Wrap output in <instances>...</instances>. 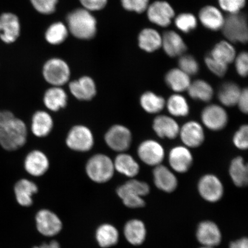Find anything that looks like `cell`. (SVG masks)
Wrapping results in <instances>:
<instances>
[{
  "label": "cell",
  "mask_w": 248,
  "mask_h": 248,
  "mask_svg": "<svg viewBox=\"0 0 248 248\" xmlns=\"http://www.w3.org/2000/svg\"><path fill=\"white\" fill-rule=\"evenodd\" d=\"M68 30L77 38L91 39L97 32V21L91 12L77 9L67 16Z\"/></svg>",
  "instance_id": "cell-1"
},
{
  "label": "cell",
  "mask_w": 248,
  "mask_h": 248,
  "mask_svg": "<svg viewBox=\"0 0 248 248\" xmlns=\"http://www.w3.org/2000/svg\"><path fill=\"white\" fill-rule=\"evenodd\" d=\"M27 128L22 120L15 118L4 126H0V145L5 150H18L26 144Z\"/></svg>",
  "instance_id": "cell-2"
},
{
  "label": "cell",
  "mask_w": 248,
  "mask_h": 248,
  "mask_svg": "<svg viewBox=\"0 0 248 248\" xmlns=\"http://www.w3.org/2000/svg\"><path fill=\"white\" fill-rule=\"evenodd\" d=\"M114 170L113 161L104 154L94 155L86 166V171L89 178L99 184L109 181L113 177Z\"/></svg>",
  "instance_id": "cell-3"
},
{
  "label": "cell",
  "mask_w": 248,
  "mask_h": 248,
  "mask_svg": "<svg viewBox=\"0 0 248 248\" xmlns=\"http://www.w3.org/2000/svg\"><path fill=\"white\" fill-rule=\"evenodd\" d=\"M222 29L226 38L231 42L246 43L248 41L247 20L244 14L238 12L228 15Z\"/></svg>",
  "instance_id": "cell-4"
},
{
  "label": "cell",
  "mask_w": 248,
  "mask_h": 248,
  "mask_svg": "<svg viewBox=\"0 0 248 248\" xmlns=\"http://www.w3.org/2000/svg\"><path fill=\"white\" fill-rule=\"evenodd\" d=\"M43 75L49 84L61 87L69 81L70 70L66 62L61 59L53 58L44 65Z\"/></svg>",
  "instance_id": "cell-5"
},
{
  "label": "cell",
  "mask_w": 248,
  "mask_h": 248,
  "mask_svg": "<svg viewBox=\"0 0 248 248\" xmlns=\"http://www.w3.org/2000/svg\"><path fill=\"white\" fill-rule=\"evenodd\" d=\"M66 142L71 150L82 153L91 150L94 143L91 129L82 125L74 126L70 129Z\"/></svg>",
  "instance_id": "cell-6"
},
{
  "label": "cell",
  "mask_w": 248,
  "mask_h": 248,
  "mask_svg": "<svg viewBox=\"0 0 248 248\" xmlns=\"http://www.w3.org/2000/svg\"><path fill=\"white\" fill-rule=\"evenodd\" d=\"M108 147L117 152H124L129 148L132 134L129 129L122 125H115L108 130L105 136Z\"/></svg>",
  "instance_id": "cell-7"
},
{
  "label": "cell",
  "mask_w": 248,
  "mask_h": 248,
  "mask_svg": "<svg viewBox=\"0 0 248 248\" xmlns=\"http://www.w3.org/2000/svg\"><path fill=\"white\" fill-rule=\"evenodd\" d=\"M198 191L203 199L210 202H216L221 199L224 194V187L217 176L206 175L200 179Z\"/></svg>",
  "instance_id": "cell-8"
},
{
  "label": "cell",
  "mask_w": 248,
  "mask_h": 248,
  "mask_svg": "<svg viewBox=\"0 0 248 248\" xmlns=\"http://www.w3.org/2000/svg\"><path fill=\"white\" fill-rule=\"evenodd\" d=\"M37 229L45 236L52 237L60 232L62 224L59 217L51 211H39L36 216Z\"/></svg>",
  "instance_id": "cell-9"
},
{
  "label": "cell",
  "mask_w": 248,
  "mask_h": 248,
  "mask_svg": "<svg viewBox=\"0 0 248 248\" xmlns=\"http://www.w3.org/2000/svg\"><path fill=\"white\" fill-rule=\"evenodd\" d=\"M201 117L204 125L212 131H219L224 128L228 120L226 111L217 105H209L204 108Z\"/></svg>",
  "instance_id": "cell-10"
},
{
  "label": "cell",
  "mask_w": 248,
  "mask_h": 248,
  "mask_svg": "<svg viewBox=\"0 0 248 248\" xmlns=\"http://www.w3.org/2000/svg\"><path fill=\"white\" fill-rule=\"evenodd\" d=\"M138 154L140 159L149 166L160 165L164 157V151L159 142L146 140L139 145Z\"/></svg>",
  "instance_id": "cell-11"
},
{
  "label": "cell",
  "mask_w": 248,
  "mask_h": 248,
  "mask_svg": "<svg viewBox=\"0 0 248 248\" xmlns=\"http://www.w3.org/2000/svg\"><path fill=\"white\" fill-rule=\"evenodd\" d=\"M174 15L172 8L165 1L155 2L148 9L149 20L161 27L169 26Z\"/></svg>",
  "instance_id": "cell-12"
},
{
  "label": "cell",
  "mask_w": 248,
  "mask_h": 248,
  "mask_svg": "<svg viewBox=\"0 0 248 248\" xmlns=\"http://www.w3.org/2000/svg\"><path fill=\"white\" fill-rule=\"evenodd\" d=\"M19 20L15 15L5 13L0 16V38L7 43H13L19 36Z\"/></svg>",
  "instance_id": "cell-13"
},
{
  "label": "cell",
  "mask_w": 248,
  "mask_h": 248,
  "mask_svg": "<svg viewBox=\"0 0 248 248\" xmlns=\"http://www.w3.org/2000/svg\"><path fill=\"white\" fill-rule=\"evenodd\" d=\"M69 89L74 97L80 101L91 100L97 93L94 80L88 76L70 82Z\"/></svg>",
  "instance_id": "cell-14"
},
{
  "label": "cell",
  "mask_w": 248,
  "mask_h": 248,
  "mask_svg": "<svg viewBox=\"0 0 248 248\" xmlns=\"http://www.w3.org/2000/svg\"><path fill=\"white\" fill-rule=\"evenodd\" d=\"M197 240L204 247H215L221 241V232L215 223L211 221L201 222L197 231Z\"/></svg>",
  "instance_id": "cell-15"
},
{
  "label": "cell",
  "mask_w": 248,
  "mask_h": 248,
  "mask_svg": "<svg viewBox=\"0 0 248 248\" xmlns=\"http://www.w3.org/2000/svg\"><path fill=\"white\" fill-rule=\"evenodd\" d=\"M49 166L47 156L40 151H31L25 159L24 167L26 171L36 177L44 175L47 171Z\"/></svg>",
  "instance_id": "cell-16"
},
{
  "label": "cell",
  "mask_w": 248,
  "mask_h": 248,
  "mask_svg": "<svg viewBox=\"0 0 248 248\" xmlns=\"http://www.w3.org/2000/svg\"><path fill=\"white\" fill-rule=\"evenodd\" d=\"M179 133L183 142L187 147L196 148L203 143L204 139L203 129L197 122L186 123L180 130Z\"/></svg>",
  "instance_id": "cell-17"
},
{
  "label": "cell",
  "mask_w": 248,
  "mask_h": 248,
  "mask_svg": "<svg viewBox=\"0 0 248 248\" xmlns=\"http://www.w3.org/2000/svg\"><path fill=\"white\" fill-rule=\"evenodd\" d=\"M169 159L172 169L179 173L187 171L193 163V156L190 151L184 147L172 148L170 151Z\"/></svg>",
  "instance_id": "cell-18"
},
{
  "label": "cell",
  "mask_w": 248,
  "mask_h": 248,
  "mask_svg": "<svg viewBox=\"0 0 248 248\" xmlns=\"http://www.w3.org/2000/svg\"><path fill=\"white\" fill-rule=\"evenodd\" d=\"M155 185L160 190L170 193L177 187L178 181L176 176L166 167L158 165L154 170Z\"/></svg>",
  "instance_id": "cell-19"
},
{
  "label": "cell",
  "mask_w": 248,
  "mask_h": 248,
  "mask_svg": "<svg viewBox=\"0 0 248 248\" xmlns=\"http://www.w3.org/2000/svg\"><path fill=\"white\" fill-rule=\"evenodd\" d=\"M162 39L164 50L170 57H175L181 55L187 49L184 40L174 31L164 32Z\"/></svg>",
  "instance_id": "cell-20"
},
{
  "label": "cell",
  "mask_w": 248,
  "mask_h": 248,
  "mask_svg": "<svg viewBox=\"0 0 248 248\" xmlns=\"http://www.w3.org/2000/svg\"><path fill=\"white\" fill-rule=\"evenodd\" d=\"M54 122L49 114L45 111H38L33 114L31 131L38 138H45L51 133Z\"/></svg>",
  "instance_id": "cell-21"
},
{
  "label": "cell",
  "mask_w": 248,
  "mask_h": 248,
  "mask_svg": "<svg viewBox=\"0 0 248 248\" xmlns=\"http://www.w3.org/2000/svg\"><path fill=\"white\" fill-rule=\"evenodd\" d=\"M153 128L160 138L170 139L177 137L179 133V127L175 121L168 116H160L155 119Z\"/></svg>",
  "instance_id": "cell-22"
},
{
  "label": "cell",
  "mask_w": 248,
  "mask_h": 248,
  "mask_svg": "<svg viewBox=\"0 0 248 248\" xmlns=\"http://www.w3.org/2000/svg\"><path fill=\"white\" fill-rule=\"evenodd\" d=\"M43 102L48 109L57 111L66 106L67 95L61 87L53 86L45 92Z\"/></svg>",
  "instance_id": "cell-23"
},
{
  "label": "cell",
  "mask_w": 248,
  "mask_h": 248,
  "mask_svg": "<svg viewBox=\"0 0 248 248\" xmlns=\"http://www.w3.org/2000/svg\"><path fill=\"white\" fill-rule=\"evenodd\" d=\"M35 183L26 179L20 180L15 186V193L17 202L23 206H30L32 204V196L38 192Z\"/></svg>",
  "instance_id": "cell-24"
},
{
  "label": "cell",
  "mask_w": 248,
  "mask_h": 248,
  "mask_svg": "<svg viewBox=\"0 0 248 248\" xmlns=\"http://www.w3.org/2000/svg\"><path fill=\"white\" fill-rule=\"evenodd\" d=\"M199 17L201 23L210 30H218L224 25V18L221 12L212 6H207L202 9Z\"/></svg>",
  "instance_id": "cell-25"
},
{
  "label": "cell",
  "mask_w": 248,
  "mask_h": 248,
  "mask_svg": "<svg viewBox=\"0 0 248 248\" xmlns=\"http://www.w3.org/2000/svg\"><path fill=\"white\" fill-rule=\"evenodd\" d=\"M124 232L126 240L133 246L143 243L147 233L144 223L138 219H132L127 222Z\"/></svg>",
  "instance_id": "cell-26"
},
{
  "label": "cell",
  "mask_w": 248,
  "mask_h": 248,
  "mask_svg": "<svg viewBox=\"0 0 248 248\" xmlns=\"http://www.w3.org/2000/svg\"><path fill=\"white\" fill-rule=\"evenodd\" d=\"M113 163L114 169L128 177H134L139 172V164L128 154H121L118 155Z\"/></svg>",
  "instance_id": "cell-27"
},
{
  "label": "cell",
  "mask_w": 248,
  "mask_h": 248,
  "mask_svg": "<svg viewBox=\"0 0 248 248\" xmlns=\"http://www.w3.org/2000/svg\"><path fill=\"white\" fill-rule=\"evenodd\" d=\"M167 84L176 92L186 91L191 84L190 77L180 69L170 70L166 76Z\"/></svg>",
  "instance_id": "cell-28"
},
{
  "label": "cell",
  "mask_w": 248,
  "mask_h": 248,
  "mask_svg": "<svg viewBox=\"0 0 248 248\" xmlns=\"http://www.w3.org/2000/svg\"><path fill=\"white\" fill-rule=\"evenodd\" d=\"M162 37L153 29H144L139 36L140 47L148 52L157 50L162 46Z\"/></svg>",
  "instance_id": "cell-29"
},
{
  "label": "cell",
  "mask_w": 248,
  "mask_h": 248,
  "mask_svg": "<svg viewBox=\"0 0 248 248\" xmlns=\"http://www.w3.org/2000/svg\"><path fill=\"white\" fill-rule=\"evenodd\" d=\"M150 192V187L146 183L131 180L120 186L117 190L118 195L122 199L127 196L143 197Z\"/></svg>",
  "instance_id": "cell-30"
},
{
  "label": "cell",
  "mask_w": 248,
  "mask_h": 248,
  "mask_svg": "<svg viewBox=\"0 0 248 248\" xmlns=\"http://www.w3.org/2000/svg\"><path fill=\"white\" fill-rule=\"evenodd\" d=\"M119 234L117 229L110 224L100 226L96 232V239L102 248L112 247L119 241Z\"/></svg>",
  "instance_id": "cell-31"
},
{
  "label": "cell",
  "mask_w": 248,
  "mask_h": 248,
  "mask_svg": "<svg viewBox=\"0 0 248 248\" xmlns=\"http://www.w3.org/2000/svg\"><path fill=\"white\" fill-rule=\"evenodd\" d=\"M231 177L235 185L243 187L248 184V167L241 157L232 160L229 169Z\"/></svg>",
  "instance_id": "cell-32"
},
{
  "label": "cell",
  "mask_w": 248,
  "mask_h": 248,
  "mask_svg": "<svg viewBox=\"0 0 248 248\" xmlns=\"http://www.w3.org/2000/svg\"><path fill=\"white\" fill-rule=\"evenodd\" d=\"M210 56L214 60L228 65L234 61L235 51L230 43L222 41L214 47Z\"/></svg>",
  "instance_id": "cell-33"
},
{
  "label": "cell",
  "mask_w": 248,
  "mask_h": 248,
  "mask_svg": "<svg viewBox=\"0 0 248 248\" xmlns=\"http://www.w3.org/2000/svg\"><path fill=\"white\" fill-rule=\"evenodd\" d=\"M241 89L235 83L228 82L223 85L218 92L220 102L226 107H232L237 104Z\"/></svg>",
  "instance_id": "cell-34"
},
{
  "label": "cell",
  "mask_w": 248,
  "mask_h": 248,
  "mask_svg": "<svg viewBox=\"0 0 248 248\" xmlns=\"http://www.w3.org/2000/svg\"><path fill=\"white\" fill-rule=\"evenodd\" d=\"M187 90L190 97L196 100L208 102L213 98L212 87L202 80H197L191 83Z\"/></svg>",
  "instance_id": "cell-35"
},
{
  "label": "cell",
  "mask_w": 248,
  "mask_h": 248,
  "mask_svg": "<svg viewBox=\"0 0 248 248\" xmlns=\"http://www.w3.org/2000/svg\"><path fill=\"white\" fill-rule=\"evenodd\" d=\"M141 106L150 113H156L162 111L165 106V101L161 96L151 92L145 93L140 98Z\"/></svg>",
  "instance_id": "cell-36"
},
{
  "label": "cell",
  "mask_w": 248,
  "mask_h": 248,
  "mask_svg": "<svg viewBox=\"0 0 248 248\" xmlns=\"http://www.w3.org/2000/svg\"><path fill=\"white\" fill-rule=\"evenodd\" d=\"M167 107L170 114L176 117H185L189 113V106L185 97L179 94L170 96Z\"/></svg>",
  "instance_id": "cell-37"
},
{
  "label": "cell",
  "mask_w": 248,
  "mask_h": 248,
  "mask_svg": "<svg viewBox=\"0 0 248 248\" xmlns=\"http://www.w3.org/2000/svg\"><path fill=\"white\" fill-rule=\"evenodd\" d=\"M68 36V29L62 23H55L49 27L46 32V39L51 45H60Z\"/></svg>",
  "instance_id": "cell-38"
},
{
  "label": "cell",
  "mask_w": 248,
  "mask_h": 248,
  "mask_svg": "<svg viewBox=\"0 0 248 248\" xmlns=\"http://www.w3.org/2000/svg\"><path fill=\"white\" fill-rule=\"evenodd\" d=\"M175 24L182 32L188 33L197 27V20L193 15L182 14L176 18Z\"/></svg>",
  "instance_id": "cell-39"
},
{
  "label": "cell",
  "mask_w": 248,
  "mask_h": 248,
  "mask_svg": "<svg viewBox=\"0 0 248 248\" xmlns=\"http://www.w3.org/2000/svg\"><path fill=\"white\" fill-rule=\"evenodd\" d=\"M179 66L180 69L188 76L195 75L199 70L198 62L190 55H184L180 58Z\"/></svg>",
  "instance_id": "cell-40"
},
{
  "label": "cell",
  "mask_w": 248,
  "mask_h": 248,
  "mask_svg": "<svg viewBox=\"0 0 248 248\" xmlns=\"http://www.w3.org/2000/svg\"><path fill=\"white\" fill-rule=\"evenodd\" d=\"M30 1L37 11L45 15L54 13L58 2V0H30Z\"/></svg>",
  "instance_id": "cell-41"
},
{
  "label": "cell",
  "mask_w": 248,
  "mask_h": 248,
  "mask_svg": "<svg viewBox=\"0 0 248 248\" xmlns=\"http://www.w3.org/2000/svg\"><path fill=\"white\" fill-rule=\"evenodd\" d=\"M220 7L231 14L238 13L246 5V0H218Z\"/></svg>",
  "instance_id": "cell-42"
},
{
  "label": "cell",
  "mask_w": 248,
  "mask_h": 248,
  "mask_svg": "<svg viewBox=\"0 0 248 248\" xmlns=\"http://www.w3.org/2000/svg\"><path fill=\"white\" fill-rule=\"evenodd\" d=\"M149 0H122L123 7L129 11L142 13L146 10Z\"/></svg>",
  "instance_id": "cell-43"
},
{
  "label": "cell",
  "mask_w": 248,
  "mask_h": 248,
  "mask_svg": "<svg viewBox=\"0 0 248 248\" xmlns=\"http://www.w3.org/2000/svg\"><path fill=\"white\" fill-rule=\"evenodd\" d=\"M248 125L242 126L234 136L233 142L235 146L242 150H247L248 146Z\"/></svg>",
  "instance_id": "cell-44"
},
{
  "label": "cell",
  "mask_w": 248,
  "mask_h": 248,
  "mask_svg": "<svg viewBox=\"0 0 248 248\" xmlns=\"http://www.w3.org/2000/svg\"><path fill=\"white\" fill-rule=\"evenodd\" d=\"M205 63L209 70L217 76L223 77L227 71L228 65L214 60L210 56L205 58Z\"/></svg>",
  "instance_id": "cell-45"
},
{
  "label": "cell",
  "mask_w": 248,
  "mask_h": 248,
  "mask_svg": "<svg viewBox=\"0 0 248 248\" xmlns=\"http://www.w3.org/2000/svg\"><path fill=\"white\" fill-rule=\"evenodd\" d=\"M235 68L241 77H246L248 70V56L246 52H241L235 60Z\"/></svg>",
  "instance_id": "cell-46"
},
{
  "label": "cell",
  "mask_w": 248,
  "mask_h": 248,
  "mask_svg": "<svg viewBox=\"0 0 248 248\" xmlns=\"http://www.w3.org/2000/svg\"><path fill=\"white\" fill-rule=\"evenodd\" d=\"M83 8L90 12L101 10L107 5L108 0H79Z\"/></svg>",
  "instance_id": "cell-47"
},
{
  "label": "cell",
  "mask_w": 248,
  "mask_h": 248,
  "mask_svg": "<svg viewBox=\"0 0 248 248\" xmlns=\"http://www.w3.org/2000/svg\"><path fill=\"white\" fill-rule=\"evenodd\" d=\"M123 203L130 208H139L144 206L145 202L142 197L139 196H127L122 199Z\"/></svg>",
  "instance_id": "cell-48"
},
{
  "label": "cell",
  "mask_w": 248,
  "mask_h": 248,
  "mask_svg": "<svg viewBox=\"0 0 248 248\" xmlns=\"http://www.w3.org/2000/svg\"><path fill=\"white\" fill-rule=\"evenodd\" d=\"M248 91L247 89L242 91L239 98L237 102L238 107L241 111L244 113H247L248 110Z\"/></svg>",
  "instance_id": "cell-49"
},
{
  "label": "cell",
  "mask_w": 248,
  "mask_h": 248,
  "mask_svg": "<svg viewBox=\"0 0 248 248\" xmlns=\"http://www.w3.org/2000/svg\"><path fill=\"white\" fill-rule=\"evenodd\" d=\"M15 118L14 114L9 111H0V126L7 125Z\"/></svg>",
  "instance_id": "cell-50"
},
{
  "label": "cell",
  "mask_w": 248,
  "mask_h": 248,
  "mask_svg": "<svg viewBox=\"0 0 248 248\" xmlns=\"http://www.w3.org/2000/svg\"><path fill=\"white\" fill-rule=\"evenodd\" d=\"M230 248H248V241L247 238H241L232 243L230 245Z\"/></svg>",
  "instance_id": "cell-51"
},
{
  "label": "cell",
  "mask_w": 248,
  "mask_h": 248,
  "mask_svg": "<svg viewBox=\"0 0 248 248\" xmlns=\"http://www.w3.org/2000/svg\"><path fill=\"white\" fill-rule=\"evenodd\" d=\"M33 248H61V247L57 241H52L48 244H43L42 246Z\"/></svg>",
  "instance_id": "cell-52"
},
{
  "label": "cell",
  "mask_w": 248,
  "mask_h": 248,
  "mask_svg": "<svg viewBox=\"0 0 248 248\" xmlns=\"http://www.w3.org/2000/svg\"><path fill=\"white\" fill-rule=\"evenodd\" d=\"M201 248H214V247H202Z\"/></svg>",
  "instance_id": "cell-53"
}]
</instances>
